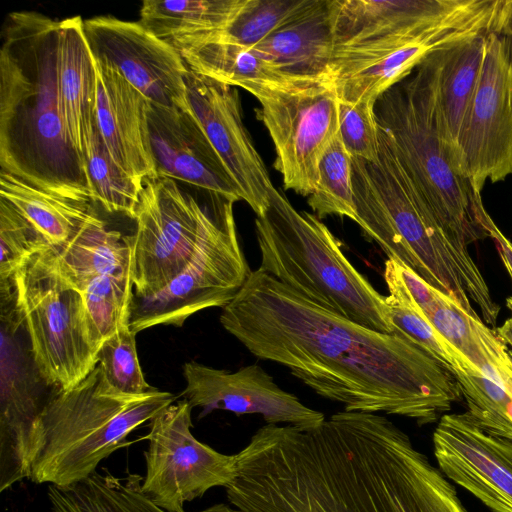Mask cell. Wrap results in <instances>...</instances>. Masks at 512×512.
I'll use <instances>...</instances> for the list:
<instances>
[{
    "mask_svg": "<svg viewBox=\"0 0 512 512\" xmlns=\"http://www.w3.org/2000/svg\"><path fill=\"white\" fill-rule=\"evenodd\" d=\"M384 279L389 291L386 304L396 333L416 343L455 375L479 371L426 318L408 290L396 260L388 258L385 261Z\"/></svg>",
    "mask_w": 512,
    "mask_h": 512,
    "instance_id": "cell-28",
    "label": "cell"
},
{
    "mask_svg": "<svg viewBox=\"0 0 512 512\" xmlns=\"http://www.w3.org/2000/svg\"><path fill=\"white\" fill-rule=\"evenodd\" d=\"M308 205L321 219L329 215L348 217L356 222L352 180V156L339 132L327 146L318 166V181L308 197Z\"/></svg>",
    "mask_w": 512,
    "mask_h": 512,
    "instance_id": "cell-31",
    "label": "cell"
},
{
    "mask_svg": "<svg viewBox=\"0 0 512 512\" xmlns=\"http://www.w3.org/2000/svg\"><path fill=\"white\" fill-rule=\"evenodd\" d=\"M507 35H508L509 41H510V67H511V75H512V26Z\"/></svg>",
    "mask_w": 512,
    "mask_h": 512,
    "instance_id": "cell-39",
    "label": "cell"
},
{
    "mask_svg": "<svg viewBox=\"0 0 512 512\" xmlns=\"http://www.w3.org/2000/svg\"><path fill=\"white\" fill-rule=\"evenodd\" d=\"M0 198L17 210L54 248L67 243L92 211L89 203L46 192L1 169Z\"/></svg>",
    "mask_w": 512,
    "mask_h": 512,
    "instance_id": "cell-27",
    "label": "cell"
},
{
    "mask_svg": "<svg viewBox=\"0 0 512 512\" xmlns=\"http://www.w3.org/2000/svg\"><path fill=\"white\" fill-rule=\"evenodd\" d=\"M375 117L414 186L459 248L490 237L481 193L461 171L440 132L430 55L375 103Z\"/></svg>",
    "mask_w": 512,
    "mask_h": 512,
    "instance_id": "cell-5",
    "label": "cell"
},
{
    "mask_svg": "<svg viewBox=\"0 0 512 512\" xmlns=\"http://www.w3.org/2000/svg\"><path fill=\"white\" fill-rule=\"evenodd\" d=\"M97 359L108 383L116 390L126 394H144L155 388L146 382L141 370L136 333L131 329L130 318L103 341Z\"/></svg>",
    "mask_w": 512,
    "mask_h": 512,
    "instance_id": "cell-33",
    "label": "cell"
},
{
    "mask_svg": "<svg viewBox=\"0 0 512 512\" xmlns=\"http://www.w3.org/2000/svg\"><path fill=\"white\" fill-rule=\"evenodd\" d=\"M97 128L114 161L143 185L157 178L150 140V101L114 68L96 61Z\"/></svg>",
    "mask_w": 512,
    "mask_h": 512,
    "instance_id": "cell-20",
    "label": "cell"
},
{
    "mask_svg": "<svg viewBox=\"0 0 512 512\" xmlns=\"http://www.w3.org/2000/svg\"><path fill=\"white\" fill-rule=\"evenodd\" d=\"M49 244L7 201L0 198L1 294L12 293L11 280L18 268Z\"/></svg>",
    "mask_w": 512,
    "mask_h": 512,
    "instance_id": "cell-34",
    "label": "cell"
},
{
    "mask_svg": "<svg viewBox=\"0 0 512 512\" xmlns=\"http://www.w3.org/2000/svg\"><path fill=\"white\" fill-rule=\"evenodd\" d=\"M220 323L258 359L287 368L346 411L431 424L461 400L454 373L400 333H381L251 271Z\"/></svg>",
    "mask_w": 512,
    "mask_h": 512,
    "instance_id": "cell-1",
    "label": "cell"
},
{
    "mask_svg": "<svg viewBox=\"0 0 512 512\" xmlns=\"http://www.w3.org/2000/svg\"><path fill=\"white\" fill-rule=\"evenodd\" d=\"M506 306L511 315L501 326L494 329V331L502 342L512 347V297L506 299Z\"/></svg>",
    "mask_w": 512,
    "mask_h": 512,
    "instance_id": "cell-37",
    "label": "cell"
},
{
    "mask_svg": "<svg viewBox=\"0 0 512 512\" xmlns=\"http://www.w3.org/2000/svg\"><path fill=\"white\" fill-rule=\"evenodd\" d=\"M440 471L494 512H512V440L483 429L466 411L444 414L433 433Z\"/></svg>",
    "mask_w": 512,
    "mask_h": 512,
    "instance_id": "cell-17",
    "label": "cell"
},
{
    "mask_svg": "<svg viewBox=\"0 0 512 512\" xmlns=\"http://www.w3.org/2000/svg\"><path fill=\"white\" fill-rule=\"evenodd\" d=\"M148 124L158 177L238 201L241 193L190 108L150 102Z\"/></svg>",
    "mask_w": 512,
    "mask_h": 512,
    "instance_id": "cell-19",
    "label": "cell"
},
{
    "mask_svg": "<svg viewBox=\"0 0 512 512\" xmlns=\"http://www.w3.org/2000/svg\"><path fill=\"white\" fill-rule=\"evenodd\" d=\"M157 388L126 394L112 387L99 364L73 387L56 391L39 416L29 480L69 486L93 473L138 426L175 402Z\"/></svg>",
    "mask_w": 512,
    "mask_h": 512,
    "instance_id": "cell-6",
    "label": "cell"
},
{
    "mask_svg": "<svg viewBox=\"0 0 512 512\" xmlns=\"http://www.w3.org/2000/svg\"><path fill=\"white\" fill-rule=\"evenodd\" d=\"M57 97L66 134L85 160L95 123L97 67L81 16L59 21Z\"/></svg>",
    "mask_w": 512,
    "mask_h": 512,
    "instance_id": "cell-22",
    "label": "cell"
},
{
    "mask_svg": "<svg viewBox=\"0 0 512 512\" xmlns=\"http://www.w3.org/2000/svg\"><path fill=\"white\" fill-rule=\"evenodd\" d=\"M227 200L218 197L209 210L170 178L143 183L133 219L135 232L129 236L136 298L157 294L185 268L218 222Z\"/></svg>",
    "mask_w": 512,
    "mask_h": 512,
    "instance_id": "cell-9",
    "label": "cell"
},
{
    "mask_svg": "<svg viewBox=\"0 0 512 512\" xmlns=\"http://www.w3.org/2000/svg\"><path fill=\"white\" fill-rule=\"evenodd\" d=\"M102 470L69 486L49 485L51 512H168L144 493L141 475L119 478Z\"/></svg>",
    "mask_w": 512,
    "mask_h": 512,
    "instance_id": "cell-26",
    "label": "cell"
},
{
    "mask_svg": "<svg viewBox=\"0 0 512 512\" xmlns=\"http://www.w3.org/2000/svg\"><path fill=\"white\" fill-rule=\"evenodd\" d=\"M333 48L331 0H315L252 49L287 79L329 80Z\"/></svg>",
    "mask_w": 512,
    "mask_h": 512,
    "instance_id": "cell-23",
    "label": "cell"
},
{
    "mask_svg": "<svg viewBox=\"0 0 512 512\" xmlns=\"http://www.w3.org/2000/svg\"><path fill=\"white\" fill-rule=\"evenodd\" d=\"M375 104L339 100V134L348 153L369 162L378 160L379 129Z\"/></svg>",
    "mask_w": 512,
    "mask_h": 512,
    "instance_id": "cell-35",
    "label": "cell"
},
{
    "mask_svg": "<svg viewBox=\"0 0 512 512\" xmlns=\"http://www.w3.org/2000/svg\"><path fill=\"white\" fill-rule=\"evenodd\" d=\"M11 288L41 380L56 391L73 387L98 364V348L83 297L61 272L55 249L30 256Z\"/></svg>",
    "mask_w": 512,
    "mask_h": 512,
    "instance_id": "cell-8",
    "label": "cell"
},
{
    "mask_svg": "<svg viewBox=\"0 0 512 512\" xmlns=\"http://www.w3.org/2000/svg\"><path fill=\"white\" fill-rule=\"evenodd\" d=\"M243 89L260 103L258 118L273 141L274 168L286 189L310 196L318 166L339 132V99L330 80H292L281 84H248Z\"/></svg>",
    "mask_w": 512,
    "mask_h": 512,
    "instance_id": "cell-10",
    "label": "cell"
},
{
    "mask_svg": "<svg viewBox=\"0 0 512 512\" xmlns=\"http://www.w3.org/2000/svg\"><path fill=\"white\" fill-rule=\"evenodd\" d=\"M460 167L475 190L512 174V75L507 34L487 35L479 83L458 136Z\"/></svg>",
    "mask_w": 512,
    "mask_h": 512,
    "instance_id": "cell-14",
    "label": "cell"
},
{
    "mask_svg": "<svg viewBox=\"0 0 512 512\" xmlns=\"http://www.w3.org/2000/svg\"><path fill=\"white\" fill-rule=\"evenodd\" d=\"M54 249L64 277L83 297L95 339L103 342L131 314L129 236L110 229L92 209L69 241Z\"/></svg>",
    "mask_w": 512,
    "mask_h": 512,
    "instance_id": "cell-13",
    "label": "cell"
},
{
    "mask_svg": "<svg viewBox=\"0 0 512 512\" xmlns=\"http://www.w3.org/2000/svg\"><path fill=\"white\" fill-rule=\"evenodd\" d=\"M84 158L93 202H98L108 213L123 214L134 219L143 185L114 161L96 120Z\"/></svg>",
    "mask_w": 512,
    "mask_h": 512,
    "instance_id": "cell-30",
    "label": "cell"
},
{
    "mask_svg": "<svg viewBox=\"0 0 512 512\" xmlns=\"http://www.w3.org/2000/svg\"><path fill=\"white\" fill-rule=\"evenodd\" d=\"M186 387L182 393L203 414L225 410L235 414H258L267 424L314 429L325 415L302 403L277 385L261 366L250 364L236 371L216 369L195 361L183 365Z\"/></svg>",
    "mask_w": 512,
    "mask_h": 512,
    "instance_id": "cell-18",
    "label": "cell"
},
{
    "mask_svg": "<svg viewBox=\"0 0 512 512\" xmlns=\"http://www.w3.org/2000/svg\"><path fill=\"white\" fill-rule=\"evenodd\" d=\"M192 406L173 402L150 420L142 489L168 512H185L186 502L214 487H226L237 476V457L220 453L191 432Z\"/></svg>",
    "mask_w": 512,
    "mask_h": 512,
    "instance_id": "cell-12",
    "label": "cell"
},
{
    "mask_svg": "<svg viewBox=\"0 0 512 512\" xmlns=\"http://www.w3.org/2000/svg\"><path fill=\"white\" fill-rule=\"evenodd\" d=\"M461 353L479 369L455 375L467 412L483 429L512 440V353L481 317L472 319Z\"/></svg>",
    "mask_w": 512,
    "mask_h": 512,
    "instance_id": "cell-21",
    "label": "cell"
},
{
    "mask_svg": "<svg viewBox=\"0 0 512 512\" xmlns=\"http://www.w3.org/2000/svg\"><path fill=\"white\" fill-rule=\"evenodd\" d=\"M188 105L244 200L262 214L275 191L243 120L238 90L192 71L186 74Z\"/></svg>",
    "mask_w": 512,
    "mask_h": 512,
    "instance_id": "cell-16",
    "label": "cell"
},
{
    "mask_svg": "<svg viewBox=\"0 0 512 512\" xmlns=\"http://www.w3.org/2000/svg\"><path fill=\"white\" fill-rule=\"evenodd\" d=\"M259 269L316 304L381 333H396L386 296L348 260L315 215L298 211L277 189L255 218Z\"/></svg>",
    "mask_w": 512,
    "mask_h": 512,
    "instance_id": "cell-7",
    "label": "cell"
},
{
    "mask_svg": "<svg viewBox=\"0 0 512 512\" xmlns=\"http://www.w3.org/2000/svg\"><path fill=\"white\" fill-rule=\"evenodd\" d=\"M314 1L246 0L242 9L225 30L202 43L225 40L253 48L275 31L299 17Z\"/></svg>",
    "mask_w": 512,
    "mask_h": 512,
    "instance_id": "cell-32",
    "label": "cell"
},
{
    "mask_svg": "<svg viewBox=\"0 0 512 512\" xmlns=\"http://www.w3.org/2000/svg\"><path fill=\"white\" fill-rule=\"evenodd\" d=\"M378 160L352 157L356 223L388 258L409 268L468 314L495 325L499 306L468 250L457 247L435 219L384 132Z\"/></svg>",
    "mask_w": 512,
    "mask_h": 512,
    "instance_id": "cell-4",
    "label": "cell"
},
{
    "mask_svg": "<svg viewBox=\"0 0 512 512\" xmlns=\"http://www.w3.org/2000/svg\"><path fill=\"white\" fill-rule=\"evenodd\" d=\"M59 21L10 13L0 50V169L63 198L90 203L83 157L69 140L57 97Z\"/></svg>",
    "mask_w": 512,
    "mask_h": 512,
    "instance_id": "cell-3",
    "label": "cell"
},
{
    "mask_svg": "<svg viewBox=\"0 0 512 512\" xmlns=\"http://www.w3.org/2000/svg\"><path fill=\"white\" fill-rule=\"evenodd\" d=\"M96 61L114 68L151 103L189 108L181 54L140 22L98 16L84 20Z\"/></svg>",
    "mask_w": 512,
    "mask_h": 512,
    "instance_id": "cell-15",
    "label": "cell"
},
{
    "mask_svg": "<svg viewBox=\"0 0 512 512\" xmlns=\"http://www.w3.org/2000/svg\"><path fill=\"white\" fill-rule=\"evenodd\" d=\"M179 53L192 71L233 87L292 81L274 70L254 49L230 41H208Z\"/></svg>",
    "mask_w": 512,
    "mask_h": 512,
    "instance_id": "cell-29",
    "label": "cell"
},
{
    "mask_svg": "<svg viewBox=\"0 0 512 512\" xmlns=\"http://www.w3.org/2000/svg\"><path fill=\"white\" fill-rule=\"evenodd\" d=\"M488 34L430 54L439 129L459 167L458 136L479 83Z\"/></svg>",
    "mask_w": 512,
    "mask_h": 512,
    "instance_id": "cell-24",
    "label": "cell"
},
{
    "mask_svg": "<svg viewBox=\"0 0 512 512\" xmlns=\"http://www.w3.org/2000/svg\"><path fill=\"white\" fill-rule=\"evenodd\" d=\"M490 238L495 242L500 258L512 279V243L494 223L490 228Z\"/></svg>",
    "mask_w": 512,
    "mask_h": 512,
    "instance_id": "cell-36",
    "label": "cell"
},
{
    "mask_svg": "<svg viewBox=\"0 0 512 512\" xmlns=\"http://www.w3.org/2000/svg\"><path fill=\"white\" fill-rule=\"evenodd\" d=\"M234 203L225 202L214 228L166 287L151 297L133 298L130 325L136 334L159 325L181 327L198 311L223 308L243 287L251 270L240 246Z\"/></svg>",
    "mask_w": 512,
    "mask_h": 512,
    "instance_id": "cell-11",
    "label": "cell"
},
{
    "mask_svg": "<svg viewBox=\"0 0 512 512\" xmlns=\"http://www.w3.org/2000/svg\"><path fill=\"white\" fill-rule=\"evenodd\" d=\"M329 80L338 99L376 103L427 56L509 30L512 0H331Z\"/></svg>",
    "mask_w": 512,
    "mask_h": 512,
    "instance_id": "cell-2",
    "label": "cell"
},
{
    "mask_svg": "<svg viewBox=\"0 0 512 512\" xmlns=\"http://www.w3.org/2000/svg\"><path fill=\"white\" fill-rule=\"evenodd\" d=\"M199 512H242L235 508L232 505L224 504V503H218L214 504L206 509H203Z\"/></svg>",
    "mask_w": 512,
    "mask_h": 512,
    "instance_id": "cell-38",
    "label": "cell"
},
{
    "mask_svg": "<svg viewBox=\"0 0 512 512\" xmlns=\"http://www.w3.org/2000/svg\"><path fill=\"white\" fill-rule=\"evenodd\" d=\"M246 0H145L139 22L178 52L225 30Z\"/></svg>",
    "mask_w": 512,
    "mask_h": 512,
    "instance_id": "cell-25",
    "label": "cell"
}]
</instances>
